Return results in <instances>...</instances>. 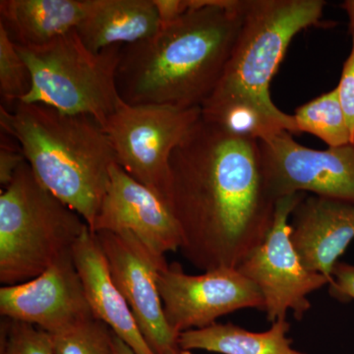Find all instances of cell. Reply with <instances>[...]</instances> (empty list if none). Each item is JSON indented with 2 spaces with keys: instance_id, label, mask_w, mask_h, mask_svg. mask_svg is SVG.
I'll return each instance as SVG.
<instances>
[{
  "instance_id": "1",
  "label": "cell",
  "mask_w": 354,
  "mask_h": 354,
  "mask_svg": "<svg viewBox=\"0 0 354 354\" xmlns=\"http://www.w3.org/2000/svg\"><path fill=\"white\" fill-rule=\"evenodd\" d=\"M167 204L191 265L203 272L239 267L264 241L276 212L259 141L201 113L171 153Z\"/></svg>"
},
{
  "instance_id": "2",
  "label": "cell",
  "mask_w": 354,
  "mask_h": 354,
  "mask_svg": "<svg viewBox=\"0 0 354 354\" xmlns=\"http://www.w3.org/2000/svg\"><path fill=\"white\" fill-rule=\"evenodd\" d=\"M242 0H194L178 19L121 50L120 99L128 104L201 108L225 73L242 26Z\"/></svg>"
},
{
  "instance_id": "3",
  "label": "cell",
  "mask_w": 354,
  "mask_h": 354,
  "mask_svg": "<svg viewBox=\"0 0 354 354\" xmlns=\"http://www.w3.org/2000/svg\"><path fill=\"white\" fill-rule=\"evenodd\" d=\"M326 6L323 0H242L241 32L202 118L256 140L281 131L299 135L292 114L272 102L270 85L291 41L320 24Z\"/></svg>"
},
{
  "instance_id": "4",
  "label": "cell",
  "mask_w": 354,
  "mask_h": 354,
  "mask_svg": "<svg viewBox=\"0 0 354 354\" xmlns=\"http://www.w3.org/2000/svg\"><path fill=\"white\" fill-rule=\"evenodd\" d=\"M1 132L19 144L39 183L92 227L115 153L99 121L43 104L0 106Z\"/></svg>"
},
{
  "instance_id": "5",
  "label": "cell",
  "mask_w": 354,
  "mask_h": 354,
  "mask_svg": "<svg viewBox=\"0 0 354 354\" xmlns=\"http://www.w3.org/2000/svg\"><path fill=\"white\" fill-rule=\"evenodd\" d=\"M86 225L26 160L0 195V281L14 286L37 278L72 252Z\"/></svg>"
},
{
  "instance_id": "6",
  "label": "cell",
  "mask_w": 354,
  "mask_h": 354,
  "mask_svg": "<svg viewBox=\"0 0 354 354\" xmlns=\"http://www.w3.org/2000/svg\"><path fill=\"white\" fill-rule=\"evenodd\" d=\"M122 48L94 53L76 30L43 46H16L32 74L31 91L21 102L90 115L104 127L121 102L116 78Z\"/></svg>"
},
{
  "instance_id": "7",
  "label": "cell",
  "mask_w": 354,
  "mask_h": 354,
  "mask_svg": "<svg viewBox=\"0 0 354 354\" xmlns=\"http://www.w3.org/2000/svg\"><path fill=\"white\" fill-rule=\"evenodd\" d=\"M201 113V108L155 104L132 106L121 100L102 127L118 165L167 204L171 153L196 124Z\"/></svg>"
},
{
  "instance_id": "8",
  "label": "cell",
  "mask_w": 354,
  "mask_h": 354,
  "mask_svg": "<svg viewBox=\"0 0 354 354\" xmlns=\"http://www.w3.org/2000/svg\"><path fill=\"white\" fill-rule=\"evenodd\" d=\"M304 193L277 201L274 221L269 232L253 252L237 269L259 288L267 320L276 322L292 312L301 321L311 309L309 295L330 285V279L309 271L300 260L292 241L290 218Z\"/></svg>"
},
{
  "instance_id": "9",
  "label": "cell",
  "mask_w": 354,
  "mask_h": 354,
  "mask_svg": "<svg viewBox=\"0 0 354 354\" xmlns=\"http://www.w3.org/2000/svg\"><path fill=\"white\" fill-rule=\"evenodd\" d=\"M258 141L266 184L277 201L312 193L354 205V145L315 150L288 131Z\"/></svg>"
},
{
  "instance_id": "10",
  "label": "cell",
  "mask_w": 354,
  "mask_h": 354,
  "mask_svg": "<svg viewBox=\"0 0 354 354\" xmlns=\"http://www.w3.org/2000/svg\"><path fill=\"white\" fill-rule=\"evenodd\" d=\"M158 286L165 318L177 335L204 329L239 310L264 309L259 288L237 268L188 274L174 262L158 274Z\"/></svg>"
},
{
  "instance_id": "11",
  "label": "cell",
  "mask_w": 354,
  "mask_h": 354,
  "mask_svg": "<svg viewBox=\"0 0 354 354\" xmlns=\"http://www.w3.org/2000/svg\"><path fill=\"white\" fill-rule=\"evenodd\" d=\"M108 260L113 281L127 300L140 332L155 354H192L183 351L165 318L158 274L169 264L131 232L95 234Z\"/></svg>"
},
{
  "instance_id": "12",
  "label": "cell",
  "mask_w": 354,
  "mask_h": 354,
  "mask_svg": "<svg viewBox=\"0 0 354 354\" xmlns=\"http://www.w3.org/2000/svg\"><path fill=\"white\" fill-rule=\"evenodd\" d=\"M109 176L108 189L91 232H131L158 255L180 250V228L169 206L120 165H111Z\"/></svg>"
},
{
  "instance_id": "13",
  "label": "cell",
  "mask_w": 354,
  "mask_h": 354,
  "mask_svg": "<svg viewBox=\"0 0 354 354\" xmlns=\"http://www.w3.org/2000/svg\"><path fill=\"white\" fill-rule=\"evenodd\" d=\"M0 314L48 333L94 316L72 252L37 278L0 288Z\"/></svg>"
},
{
  "instance_id": "14",
  "label": "cell",
  "mask_w": 354,
  "mask_h": 354,
  "mask_svg": "<svg viewBox=\"0 0 354 354\" xmlns=\"http://www.w3.org/2000/svg\"><path fill=\"white\" fill-rule=\"evenodd\" d=\"M290 225L291 241L305 267L332 283L335 264L354 239V205L304 196L293 209Z\"/></svg>"
},
{
  "instance_id": "15",
  "label": "cell",
  "mask_w": 354,
  "mask_h": 354,
  "mask_svg": "<svg viewBox=\"0 0 354 354\" xmlns=\"http://www.w3.org/2000/svg\"><path fill=\"white\" fill-rule=\"evenodd\" d=\"M88 306L95 318L108 325L136 354H155L140 332L127 300L111 276L108 260L97 235L88 225L72 248Z\"/></svg>"
},
{
  "instance_id": "16",
  "label": "cell",
  "mask_w": 354,
  "mask_h": 354,
  "mask_svg": "<svg viewBox=\"0 0 354 354\" xmlns=\"http://www.w3.org/2000/svg\"><path fill=\"white\" fill-rule=\"evenodd\" d=\"M160 28L153 0H88L76 31L88 50L100 53L150 38Z\"/></svg>"
},
{
  "instance_id": "17",
  "label": "cell",
  "mask_w": 354,
  "mask_h": 354,
  "mask_svg": "<svg viewBox=\"0 0 354 354\" xmlns=\"http://www.w3.org/2000/svg\"><path fill=\"white\" fill-rule=\"evenodd\" d=\"M88 0H1L0 25L16 46H39L74 31Z\"/></svg>"
},
{
  "instance_id": "18",
  "label": "cell",
  "mask_w": 354,
  "mask_h": 354,
  "mask_svg": "<svg viewBox=\"0 0 354 354\" xmlns=\"http://www.w3.org/2000/svg\"><path fill=\"white\" fill-rule=\"evenodd\" d=\"M286 318L272 323L265 332H251L234 324L215 323L204 329L181 333L178 344L185 351L218 354H307L293 348Z\"/></svg>"
},
{
  "instance_id": "19",
  "label": "cell",
  "mask_w": 354,
  "mask_h": 354,
  "mask_svg": "<svg viewBox=\"0 0 354 354\" xmlns=\"http://www.w3.org/2000/svg\"><path fill=\"white\" fill-rule=\"evenodd\" d=\"M292 115L298 131L318 137L329 148L354 145L337 88L302 104Z\"/></svg>"
},
{
  "instance_id": "20",
  "label": "cell",
  "mask_w": 354,
  "mask_h": 354,
  "mask_svg": "<svg viewBox=\"0 0 354 354\" xmlns=\"http://www.w3.org/2000/svg\"><path fill=\"white\" fill-rule=\"evenodd\" d=\"M55 354H111L113 332L94 316L48 333Z\"/></svg>"
},
{
  "instance_id": "21",
  "label": "cell",
  "mask_w": 354,
  "mask_h": 354,
  "mask_svg": "<svg viewBox=\"0 0 354 354\" xmlns=\"http://www.w3.org/2000/svg\"><path fill=\"white\" fill-rule=\"evenodd\" d=\"M32 88V74L6 28L0 25V97L1 106L13 111Z\"/></svg>"
},
{
  "instance_id": "22",
  "label": "cell",
  "mask_w": 354,
  "mask_h": 354,
  "mask_svg": "<svg viewBox=\"0 0 354 354\" xmlns=\"http://www.w3.org/2000/svg\"><path fill=\"white\" fill-rule=\"evenodd\" d=\"M0 354H55L50 334L32 324L2 319Z\"/></svg>"
},
{
  "instance_id": "23",
  "label": "cell",
  "mask_w": 354,
  "mask_h": 354,
  "mask_svg": "<svg viewBox=\"0 0 354 354\" xmlns=\"http://www.w3.org/2000/svg\"><path fill=\"white\" fill-rule=\"evenodd\" d=\"M349 29L353 39L351 50L342 67V76L337 90L354 139V24L349 26Z\"/></svg>"
},
{
  "instance_id": "24",
  "label": "cell",
  "mask_w": 354,
  "mask_h": 354,
  "mask_svg": "<svg viewBox=\"0 0 354 354\" xmlns=\"http://www.w3.org/2000/svg\"><path fill=\"white\" fill-rule=\"evenodd\" d=\"M1 146H0V185L2 190L8 187L12 183L16 172L26 158L19 144L10 136L1 132Z\"/></svg>"
},
{
  "instance_id": "25",
  "label": "cell",
  "mask_w": 354,
  "mask_h": 354,
  "mask_svg": "<svg viewBox=\"0 0 354 354\" xmlns=\"http://www.w3.org/2000/svg\"><path fill=\"white\" fill-rule=\"evenodd\" d=\"M332 279L328 286L330 297L341 302L354 300V265L339 261L333 270Z\"/></svg>"
},
{
  "instance_id": "26",
  "label": "cell",
  "mask_w": 354,
  "mask_h": 354,
  "mask_svg": "<svg viewBox=\"0 0 354 354\" xmlns=\"http://www.w3.org/2000/svg\"><path fill=\"white\" fill-rule=\"evenodd\" d=\"M160 26L169 24L194 7V0H153Z\"/></svg>"
},
{
  "instance_id": "27",
  "label": "cell",
  "mask_w": 354,
  "mask_h": 354,
  "mask_svg": "<svg viewBox=\"0 0 354 354\" xmlns=\"http://www.w3.org/2000/svg\"><path fill=\"white\" fill-rule=\"evenodd\" d=\"M111 354H136L131 348L127 346L122 339H120L118 335H113V342H111Z\"/></svg>"
},
{
  "instance_id": "28",
  "label": "cell",
  "mask_w": 354,
  "mask_h": 354,
  "mask_svg": "<svg viewBox=\"0 0 354 354\" xmlns=\"http://www.w3.org/2000/svg\"><path fill=\"white\" fill-rule=\"evenodd\" d=\"M342 8L344 9L349 18V26L354 24V0H346L342 4Z\"/></svg>"
}]
</instances>
